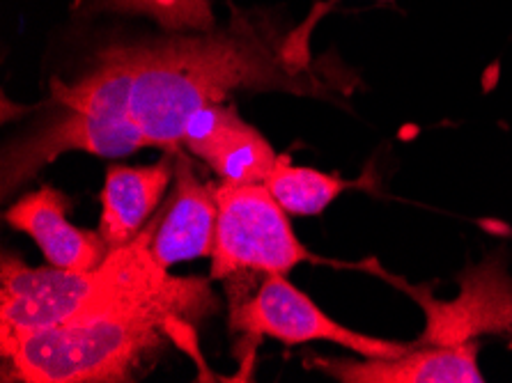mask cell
I'll use <instances>...</instances> for the list:
<instances>
[{
	"instance_id": "ba28073f",
	"label": "cell",
	"mask_w": 512,
	"mask_h": 383,
	"mask_svg": "<svg viewBox=\"0 0 512 383\" xmlns=\"http://www.w3.org/2000/svg\"><path fill=\"white\" fill-rule=\"evenodd\" d=\"M182 143L228 184H265L278 161L267 138L223 101L189 117Z\"/></svg>"
},
{
	"instance_id": "30bf717a",
	"label": "cell",
	"mask_w": 512,
	"mask_h": 383,
	"mask_svg": "<svg viewBox=\"0 0 512 383\" xmlns=\"http://www.w3.org/2000/svg\"><path fill=\"white\" fill-rule=\"evenodd\" d=\"M69 209L72 200L65 193L53 186H42L14 202L5 211V221L19 232H26L53 267L76 271L102 267L111 248L99 230H83L69 223Z\"/></svg>"
},
{
	"instance_id": "4fadbf2b",
	"label": "cell",
	"mask_w": 512,
	"mask_h": 383,
	"mask_svg": "<svg viewBox=\"0 0 512 383\" xmlns=\"http://www.w3.org/2000/svg\"><path fill=\"white\" fill-rule=\"evenodd\" d=\"M267 189L287 214L317 216L327 209L338 195L363 182H345L338 175L320 173L315 168L294 166L287 156H278L274 170L267 177Z\"/></svg>"
},
{
	"instance_id": "6da1fadb",
	"label": "cell",
	"mask_w": 512,
	"mask_h": 383,
	"mask_svg": "<svg viewBox=\"0 0 512 383\" xmlns=\"http://www.w3.org/2000/svg\"><path fill=\"white\" fill-rule=\"evenodd\" d=\"M154 216L134 241L108 253L111 278L65 324L0 342L5 381H136L161 351L216 310L205 278H177L152 257Z\"/></svg>"
},
{
	"instance_id": "3957f363",
	"label": "cell",
	"mask_w": 512,
	"mask_h": 383,
	"mask_svg": "<svg viewBox=\"0 0 512 383\" xmlns=\"http://www.w3.org/2000/svg\"><path fill=\"white\" fill-rule=\"evenodd\" d=\"M129 88L131 74L118 44L104 46L76 81L62 83L53 78L51 95L58 113L5 147L3 195L19 189L65 152L79 150L118 159L152 147L131 115Z\"/></svg>"
},
{
	"instance_id": "9c48e42d",
	"label": "cell",
	"mask_w": 512,
	"mask_h": 383,
	"mask_svg": "<svg viewBox=\"0 0 512 383\" xmlns=\"http://www.w3.org/2000/svg\"><path fill=\"white\" fill-rule=\"evenodd\" d=\"M219 223V205L212 184L196 177L193 163L186 154L175 150V186L166 195L164 209L154 216L152 257L161 267L212 257Z\"/></svg>"
},
{
	"instance_id": "7a4b0ae2",
	"label": "cell",
	"mask_w": 512,
	"mask_h": 383,
	"mask_svg": "<svg viewBox=\"0 0 512 383\" xmlns=\"http://www.w3.org/2000/svg\"><path fill=\"white\" fill-rule=\"evenodd\" d=\"M131 74V115L152 147L177 150L189 117L235 90L308 92L306 33L278 35L262 14L228 26L118 44Z\"/></svg>"
},
{
	"instance_id": "8992f818",
	"label": "cell",
	"mask_w": 512,
	"mask_h": 383,
	"mask_svg": "<svg viewBox=\"0 0 512 383\" xmlns=\"http://www.w3.org/2000/svg\"><path fill=\"white\" fill-rule=\"evenodd\" d=\"M425 312V331L411 345L455 347L480 335H512V276L506 255L492 253L476 267L460 273V294L453 301L432 299L428 289L391 278Z\"/></svg>"
},
{
	"instance_id": "5b68a950",
	"label": "cell",
	"mask_w": 512,
	"mask_h": 383,
	"mask_svg": "<svg viewBox=\"0 0 512 383\" xmlns=\"http://www.w3.org/2000/svg\"><path fill=\"white\" fill-rule=\"evenodd\" d=\"M230 326L232 331L253 338H274L283 345L331 342L363 358H393L409 349L402 342L372 338L338 324L310 296L294 287L285 273H267L258 292L246 301L232 303Z\"/></svg>"
},
{
	"instance_id": "9a60e30c",
	"label": "cell",
	"mask_w": 512,
	"mask_h": 383,
	"mask_svg": "<svg viewBox=\"0 0 512 383\" xmlns=\"http://www.w3.org/2000/svg\"><path fill=\"white\" fill-rule=\"evenodd\" d=\"M510 349H512V335H510Z\"/></svg>"
},
{
	"instance_id": "2e32d148",
	"label": "cell",
	"mask_w": 512,
	"mask_h": 383,
	"mask_svg": "<svg viewBox=\"0 0 512 383\" xmlns=\"http://www.w3.org/2000/svg\"><path fill=\"white\" fill-rule=\"evenodd\" d=\"M382 3H391V0H382Z\"/></svg>"
},
{
	"instance_id": "5bb4252c",
	"label": "cell",
	"mask_w": 512,
	"mask_h": 383,
	"mask_svg": "<svg viewBox=\"0 0 512 383\" xmlns=\"http://www.w3.org/2000/svg\"><path fill=\"white\" fill-rule=\"evenodd\" d=\"M83 10L85 14H141L170 33H205L214 28L212 0H85Z\"/></svg>"
},
{
	"instance_id": "7c38bea8",
	"label": "cell",
	"mask_w": 512,
	"mask_h": 383,
	"mask_svg": "<svg viewBox=\"0 0 512 383\" xmlns=\"http://www.w3.org/2000/svg\"><path fill=\"white\" fill-rule=\"evenodd\" d=\"M173 179L175 150L152 166H111L106 170L99 234L108 248L127 246L141 234L157 207L164 205Z\"/></svg>"
},
{
	"instance_id": "277c9868",
	"label": "cell",
	"mask_w": 512,
	"mask_h": 383,
	"mask_svg": "<svg viewBox=\"0 0 512 383\" xmlns=\"http://www.w3.org/2000/svg\"><path fill=\"white\" fill-rule=\"evenodd\" d=\"M219 223L212 250V278H230L239 271L290 273L310 260L297 239L287 211L267 184L214 186Z\"/></svg>"
},
{
	"instance_id": "8fae6325",
	"label": "cell",
	"mask_w": 512,
	"mask_h": 383,
	"mask_svg": "<svg viewBox=\"0 0 512 383\" xmlns=\"http://www.w3.org/2000/svg\"><path fill=\"white\" fill-rule=\"evenodd\" d=\"M310 365L343 383H483L478 342L455 347H416L393 358H313Z\"/></svg>"
},
{
	"instance_id": "52a82bcc",
	"label": "cell",
	"mask_w": 512,
	"mask_h": 383,
	"mask_svg": "<svg viewBox=\"0 0 512 383\" xmlns=\"http://www.w3.org/2000/svg\"><path fill=\"white\" fill-rule=\"evenodd\" d=\"M111 262L90 271L28 267L17 255H3L0 269V342L23 333L65 324L102 292Z\"/></svg>"
}]
</instances>
